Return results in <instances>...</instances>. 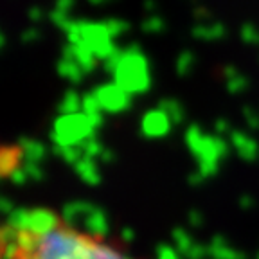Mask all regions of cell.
I'll return each mask as SVG.
<instances>
[{
	"label": "cell",
	"mask_w": 259,
	"mask_h": 259,
	"mask_svg": "<svg viewBox=\"0 0 259 259\" xmlns=\"http://www.w3.org/2000/svg\"><path fill=\"white\" fill-rule=\"evenodd\" d=\"M2 252L6 259H135L49 210H31L6 225Z\"/></svg>",
	"instance_id": "obj_1"
}]
</instances>
